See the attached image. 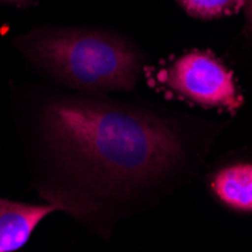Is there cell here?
<instances>
[{"label": "cell", "mask_w": 252, "mask_h": 252, "mask_svg": "<svg viewBox=\"0 0 252 252\" xmlns=\"http://www.w3.org/2000/svg\"><path fill=\"white\" fill-rule=\"evenodd\" d=\"M36 136L49 168L42 195L95 231L131 215L185 156L168 120L93 94L44 101Z\"/></svg>", "instance_id": "1"}, {"label": "cell", "mask_w": 252, "mask_h": 252, "mask_svg": "<svg viewBox=\"0 0 252 252\" xmlns=\"http://www.w3.org/2000/svg\"><path fill=\"white\" fill-rule=\"evenodd\" d=\"M15 45L47 76L88 94L130 91L142 70L131 42L101 31L36 29L18 36Z\"/></svg>", "instance_id": "2"}, {"label": "cell", "mask_w": 252, "mask_h": 252, "mask_svg": "<svg viewBox=\"0 0 252 252\" xmlns=\"http://www.w3.org/2000/svg\"><path fill=\"white\" fill-rule=\"evenodd\" d=\"M162 82L201 106L236 109L243 101L233 74L209 53L192 52L181 56L163 73Z\"/></svg>", "instance_id": "3"}, {"label": "cell", "mask_w": 252, "mask_h": 252, "mask_svg": "<svg viewBox=\"0 0 252 252\" xmlns=\"http://www.w3.org/2000/svg\"><path fill=\"white\" fill-rule=\"evenodd\" d=\"M53 210L52 204L33 205L0 198V252L25 246L38 223Z\"/></svg>", "instance_id": "4"}, {"label": "cell", "mask_w": 252, "mask_h": 252, "mask_svg": "<svg viewBox=\"0 0 252 252\" xmlns=\"http://www.w3.org/2000/svg\"><path fill=\"white\" fill-rule=\"evenodd\" d=\"M216 196L239 212H252V163H237L220 169L212 181Z\"/></svg>", "instance_id": "5"}, {"label": "cell", "mask_w": 252, "mask_h": 252, "mask_svg": "<svg viewBox=\"0 0 252 252\" xmlns=\"http://www.w3.org/2000/svg\"><path fill=\"white\" fill-rule=\"evenodd\" d=\"M188 14L196 18L210 20L236 14L248 0H177Z\"/></svg>", "instance_id": "6"}, {"label": "cell", "mask_w": 252, "mask_h": 252, "mask_svg": "<svg viewBox=\"0 0 252 252\" xmlns=\"http://www.w3.org/2000/svg\"><path fill=\"white\" fill-rule=\"evenodd\" d=\"M246 14H248L249 29L252 31V0H248V2H246Z\"/></svg>", "instance_id": "7"}, {"label": "cell", "mask_w": 252, "mask_h": 252, "mask_svg": "<svg viewBox=\"0 0 252 252\" xmlns=\"http://www.w3.org/2000/svg\"><path fill=\"white\" fill-rule=\"evenodd\" d=\"M14 2H15V0H14Z\"/></svg>", "instance_id": "8"}]
</instances>
